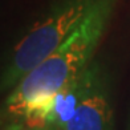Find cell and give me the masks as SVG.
Instances as JSON below:
<instances>
[{
    "instance_id": "5b68a950",
    "label": "cell",
    "mask_w": 130,
    "mask_h": 130,
    "mask_svg": "<svg viewBox=\"0 0 130 130\" xmlns=\"http://www.w3.org/2000/svg\"><path fill=\"white\" fill-rule=\"evenodd\" d=\"M19 130H23V129H19ZM24 130H52V129L48 126H37V127H27Z\"/></svg>"
},
{
    "instance_id": "277c9868",
    "label": "cell",
    "mask_w": 130,
    "mask_h": 130,
    "mask_svg": "<svg viewBox=\"0 0 130 130\" xmlns=\"http://www.w3.org/2000/svg\"><path fill=\"white\" fill-rule=\"evenodd\" d=\"M100 68L101 64L93 60L77 77L53 97L43 114V126H48L52 130H67L78 106L92 89Z\"/></svg>"
},
{
    "instance_id": "6da1fadb",
    "label": "cell",
    "mask_w": 130,
    "mask_h": 130,
    "mask_svg": "<svg viewBox=\"0 0 130 130\" xmlns=\"http://www.w3.org/2000/svg\"><path fill=\"white\" fill-rule=\"evenodd\" d=\"M116 0H105L55 52L20 80L4 101L9 126H43V114L53 97L93 61L114 8Z\"/></svg>"
},
{
    "instance_id": "7a4b0ae2",
    "label": "cell",
    "mask_w": 130,
    "mask_h": 130,
    "mask_svg": "<svg viewBox=\"0 0 130 130\" xmlns=\"http://www.w3.org/2000/svg\"><path fill=\"white\" fill-rule=\"evenodd\" d=\"M105 0H58L15 45L2 73V90L11 92L37 64L77 32Z\"/></svg>"
},
{
    "instance_id": "8992f818",
    "label": "cell",
    "mask_w": 130,
    "mask_h": 130,
    "mask_svg": "<svg viewBox=\"0 0 130 130\" xmlns=\"http://www.w3.org/2000/svg\"><path fill=\"white\" fill-rule=\"evenodd\" d=\"M127 130H130V121H129V126H127Z\"/></svg>"
},
{
    "instance_id": "3957f363",
    "label": "cell",
    "mask_w": 130,
    "mask_h": 130,
    "mask_svg": "<svg viewBox=\"0 0 130 130\" xmlns=\"http://www.w3.org/2000/svg\"><path fill=\"white\" fill-rule=\"evenodd\" d=\"M67 130H116L110 81L102 65Z\"/></svg>"
}]
</instances>
